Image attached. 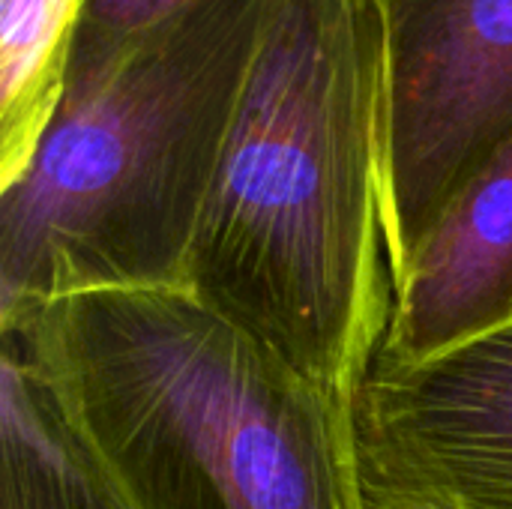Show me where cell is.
Returning <instances> with one entry per match:
<instances>
[{
    "instance_id": "ba28073f",
    "label": "cell",
    "mask_w": 512,
    "mask_h": 509,
    "mask_svg": "<svg viewBox=\"0 0 512 509\" xmlns=\"http://www.w3.org/2000/svg\"><path fill=\"white\" fill-rule=\"evenodd\" d=\"M81 0H0V189L30 162L66 87Z\"/></svg>"
},
{
    "instance_id": "52a82bcc",
    "label": "cell",
    "mask_w": 512,
    "mask_h": 509,
    "mask_svg": "<svg viewBox=\"0 0 512 509\" xmlns=\"http://www.w3.org/2000/svg\"><path fill=\"white\" fill-rule=\"evenodd\" d=\"M0 509H123L36 369L0 354Z\"/></svg>"
},
{
    "instance_id": "9c48e42d",
    "label": "cell",
    "mask_w": 512,
    "mask_h": 509,
    "mask_svg": "<svg viewBox=\"0 0 512 509\" xmlns=\"http://www.w3.org/2000/svg\"><path fill=\"white\" fill-rule=\"evenodd\" d=\"M192 3L198 0H81L66 78L105 66L132 39Z\"/></svg>"
},
{
    "instance_id": "7a4b0ae2",
    "label": "cell",
    "mask_w": 512,
    "mask_h": 509,
    "mask_svg": "<svg viewBox=\"0 0 512 509\" xmlns=\"http://www.w3.org/2000/svg\"><path fill=\"white\" fill-rule=\"evenodd\" d=\"M0 336L123 509H369L354 405L186 288L51 300Z\"/></svg>"
},
{
    "instance_id": "8992f818",
    "label": "cell",
    "mask_w": 512,
    "mask_h": 509,
    "mask_svg": "<svg viewBox=\"0 0 512 509\" xmlns=\"http://www.w3.org/2000/svg\"><path fill=\"white\" fill-rule=\"evenodd\" d=\"M512 321V138L456 192L393 279L372 369L441 357Z\"/></svg>"
},
{
    "instance_id": "3957f363",
    "label": "cell",
    "mask_w": 512,
    "mask_h": 509,
    "mask_svg": "<svg viewBox=\"0 0 512 509\" xmlns=\"http://www.w3.org/2000/svg\"><path fill=\"white\" fill-rule=\"evenodd\" d=\"M267 0H198L66 78L0 189V330L93 291L183 288Z\"/></svg>"
},
{
    "instance_id": "6da1fadb",
    "label": "cell",
    "mask_w": 512,
    "mask_h": 509,
    "mask_svg": "<svg viewBox=\"0 0 512 509\" xmlns=\"http://www.w3.org/2000/svg\"><path fill=\"white\" fill-rule=\"evenodd\" d=\"M378 0H267L186 291L354 405L384 342Z\"/></svg>"
},
{
    "instance_id": "277c9868",
    "label": "cell",
    "mask_w": 512,
    "mask_h": 509,
    "mask_svg": "<svg viewBox=\"0 0 512 509\" xmlns=\"http://www.w3.org/2000/svg\"><path fill=\"white\" fill-rule=\"evenodd\" d=\"M387 39L384 246L396 279L512 138V0H378Z\"/></svg>"
},
{
    "instance_id": "5b68a950",
    "label": "cell",
    "mask_w": 512,
    "mask_h": 509,
    "mask_svg": "<svg viewBox=\"0 0 512 509\" xmlns=\"http://www.w3.org/2000/svg\"><path fill=\"white\" fill-rule=\"evenodd\" d=\"M354 432L369 509H512V321L426 363L372 369Z\"/></svg>"
}]
</instances>
